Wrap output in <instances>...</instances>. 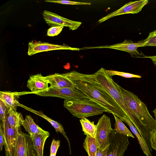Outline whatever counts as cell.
<instances>
[{
	"instance_id": "603a6c76",
	"label": "cell",
	"mask_w": 156,
	"mask_h": 156,
	"mask_svg": "<svg viewBox=\"0 0 156 156\" xmlns=\"http://www.w3.org/2000/svg\"><path fill=\"white\" fill-rule=\"evenodd\" d=\"M83 146L88 156H96L98 147L96 138L86 136Z\"/></svg>"
},
{
	"instance_id": "6da1fadb",
	"label": "cell",
	"mask_w": 156,
	"mask_h": 156,
	"mask_svg": "<svg viewBox=\"0 0 156 156\" xmlns=\"http://www.w3.org/2000/svg\"><path fill=\"white\" fill-rule=\"evenodd\" d=\"M73 83L75 88L123 121L127 116L94 74H86L75 70L63 73Z\"/></svg>"
},
{
	"instance_id": "d6a6232c",
	"label": "cell",
	"mask_w": 156,
	"mask_h": 156,
	"mask_svg": "<svg viewBox=\"0 0 156 156\" xmlns=\"http://www.w3.org/2000/svg\"><path fill=\"white\" fill-rule=\"evenodd\" d=\"M109 145L105 149L101 150L98 148L96 156H106L108 151L109 149Z\"/></svg>"
},
{
	"instance_id": "7a4b0ae2",
	"label": "cell",
	"mask_w": 156,
	"mask_h": 156,
	"mask_svg": "<svg viewBox=\"0 0 156 156\" xmlns=\"http://www.w3.org/2000/svg\"><path fill=\"white\" fill-rule=\"evenodd\" d=\"M101 68L94 73L98 81L110 94L126 116L137 129L145 142L150 140L151 131L140 122L135 113L128 105L115 83L111 76Z\"/></svg>"
},
{
	"instance_id": "e0dca14e",
	"label": "cell",
	"mask_w": 156,
	"mask_h": 156,
	"mask_svg": "<svg viewBox=\"0 0 156 156\" xmlns=\"http://www.w3.org/2000/svg\"><path fill=\"white\" fill-rule=\"evenodd\" d=\"M13 109H8L5 120L10 126L15 128H20L24 120L22 114Z\"/></svg>"
},
{
	"instance_id": "d4e9b609",
	"label": "cell",
	"mask_w": 156,
	"mask_h": 156,
	"mask_svg": "<svg viewBox=\"0 0 156 156\" xmlns=\"http://www.w3.org/2000/svg\"><path fill=\"white\" fill-rule=\"evenodd\" d=\"M105 71L106 73L111 76L114 75H118L127 78H139L142 77L140 75L127 73L106 69H105Z\"/></svg>"
},
{
	"instance_id": "277c9868",
	"label": "cell",
	"mask_w": 156,
	"mask_h": 156,
	"mask_svg": "<svg viewBox=\"0 0 156 156\" xmlns=\"http://www.w3.org/2000/svg\"><path fill=\"white\" fill-rule=\"evenodd\" d=\"M63 106L74 117L81 119L102 114L109 111L92 100L83 98L65 100Z\"/></svg>"
},
{
	"instance_id": "d590c367",
	"label": "cell",
	"mask_w": 156,
	"mask_h": 156,
	"mask_svg": "<svg viewBox=\"0 0 156 156\" xmlns=\"http://www.w3.org/2000/svg\"><path fill=\"white\" fill-rule=\"evenodd\" d=\"M56 154H50V156H56Z\"/></svg>"
},
{
	"instance_id": "52a82bcc",
	"label": "cell",
	"mask_w": 156,
	"mask_h": 156,
	"mask_svg": "<svg viewBox=\"0 0 156 156\" xmlns=\"http://www.w3.org/2000/svg\"><path fill=\"white\" fill-rule=\"evenodd\" d=\"M5 135L4 147L5 156H16L17 140L19 133L21 130L20 128L11 127L7 121L2 122Z\"/></svg>"
},
{
	"instance_id": "5bb4252c",
	"label": "cell",
	"mask_w": 156,
	"mask_h": 156,
	"mask_svg": "<svg viewBox=\"0 0 156 156\" xmlns=\"http://www.w3.org/2000/svg\"><path fill=\"white\" fill-rule=\"evenodd\" d=\"M28 94H32V92L25 91L19 92L1 91L0 92V99L4 103L8 109L16 110L18 106H21L18 101L20 96Z\"/></svg>"
},
{
	"instance_id": "8fae6325",
	"label": "cell",
	"mask_w": 156,
	"mask_h": 156,
	"mask_svg": "<svg viewBox=\"0 0 156 156\" xmlns=\"http://www.w3.org/2000/svg\"><path fill=\"white\" fill-rule=\"evenodd\" d=\"M148 2V0H140L130 2L119 9L102 17L98 21L99 23L104 22L115 16L126 14H134L140 12Z\"/></svg>"
},
{
	"instance_id": "4316f807",
	"label": "cell",
	"mask_w": 156,
	"mask_h": 156,
	"mask_svg": "<svg viewBox=\"0 0 156 156\" xmlns=\"http://www.w3.org/2000/svg\"><path fill=\"white\" fill-rule=\"evenodd\" d=\"M64 27L58 26L51 27L47 30V35L50 37H54L57 35L62 31Z\"/></svg>"
},
{
	"instance_id": "e575fe53",
	"label": "cell",
	"mask_w": 156,
	"mask_h": 156,
	"mask_svg": "<svg viewBox=\"0 0 156 156\" xmlns=\"http://www.w3.org/2000/svg\"><path fill=\"white\" fill-rule=\"evenodd\" d=\"M153 112L154 113V115L155 117V120L156 121V108L153 111Z\"/></svg>"
},
{
	"instance_id": "cb8c5ba5",
	"label": "cell",
	"mask_w": 156,
	"mask_h": 156,
	"mask_svg": "<svg viewBox=\"0 0 156 156\" xmlns=\"http://www.w3.org/2000/svg\"><path fill=\"white\" fill-rule=\"evenodd\" d=\"M115 120V129L118 133L123 134L128 137L134 138V136L126 127L120 119L113 114Z\"/></svg>"
},
{
	"instance_id": "44dd1931",
	"label": "cell",
	"mask_w": 156,
	"mask_h": 156,
	"mask_svg": "<svg viewBox=\"0 0 156 156\" xmlns=\"http://www.w3.org/2000/svg\"><path fill=\"white\" fill-rule=\"evenodd\" d=\"M123 121L129 126L132 132L137 137L139 144L144 154L147 156H152L150 150L144 142L136 128L129 118L127 116Z\"/></svg>"
},
{
	"instance_id": "8d00e7d4",
	"label": "cell",
	"mask_w": 156,
	"mask_h": 156,
	"mask_svg": "<svg viewBox=\"0 0 156 156\" xmlns=\"http://www.w3.org/2000/svg\"><path fill=\"white\" fill-rule=\"evenodd\" d=\"M153 64H154V65L155 66H156V62H153Z\"/></svg>"
},
{
	"instance_id": "f1b7e54d",
	"label": "cell",
	"mask_w": 156,
	"mask_h": 156,
	"mask_svg": "<svg viewBox=\"0 0 156 156\" xmlns=\"http://www.w3.org/2000/svg\"><path fill=\"white\" fill-rule=\"evenodd\" d=\"M8 108L4 103L0 99V119L3 122L5 119Z\"/></svg>"
},
{
	"instance_id": "484cf974",
	"label": "cell",
	"mask_w": 156,
	"mask_h": 156,
	"mask_svg": "<svg viewBox=\"0 0 156 156\" xmlns=\"http://www.w3.org/2000/svg\"><path fill=\"white\" fill-rule=\"evenodd\" d=\"M144 41V47L156 46V30L150 32Z\"/></svg>"
},
{
	"instance_id": "ac0fdd59",
	"label": "cell",
	"mask_w": 156,
	"mask_h": 156,
	"mask_svg": "<svg viewBox=\"0 0 156 156\" xmlns=\"http://www.w3.org/2000/svg\"><path fill=\"white\" fill-rule=\"evenodd\" d=\"M48 131L43 134H36L31 136L33 145L37 156H43V150L45 141L49 136Z\"/></svg>"
},
{
	"instance_id": "83f0119b",
	"label": "cell",
	"mask_w": 156,
	"mask_h": 156,
	"mask_svg": "<svg viewBox=\"0 0 156 156\" xmlns=\"http://www.w3.org/2000/svg\"><path fill=\"white\" fill-rule=\"evenodd\" d=\"M45 2H53L60 3L61 4H67V5H90L91 4L90 2H73L66 0H58V1H51L46 0Z\"/></svg>"
},
{
	"instance_id": "8992f818",
	"label": "cell",
	"mask_w": 156,
	"mask_h": 156,
	"mask_svg": "<svg viewBox=\"0 0 156 156\" xmlns=\"http://www.w3.org/2000/svg\"><path fill=\"white\" fill-rule=\"evenodd\" d=\"M128 137L112 129L109 135V147L106 156H123L129 142Z\"/></svg>"
},
{
	"instance_id": "ba28073f",
	"label": "cell",
	"mask_w": 156,
	"mask_h": 156,
	"mask_svg": "<svg viewBox=\"0 0 156 156\" xmlns=\"http://www.w3.org/2000/svg\"><path fill=\"white\" fill-rule=\"evenodd\" d=\"M96 125L97 130L95 138L98 148L103 150L109 144V135L112 129L110 118L104 114L99 119Z\"/></svg>"
},
{
	"instance_id": "d6986e66",
	"label": "cell",
	"mask_w": 156,
	"mask_h": 156,
	"mask_svg": "<svg viewBox=\"0 0 156 156\" xmlns=\"http://www.w3.org/2000/svg\"><path fill=\"white\" fill-rule=\"evenodd\" d=\"M22 106V107L26 109L29 110V111H30L34 113L35 114L39 115L45 119L47 121H48L54 127L57 133L59 132L64 136L68 142L70 154H71V153L70 141L69 139L66 135V134L64 131V128L62 125L57 122L53 120V119L47 116L44 114L41 111H36L31 109L30 108L26 107L24 106Z\"/></svg>"
},
{
	"instance_id": "2e32d148",
	"label": "cell",
	"mask_w": 156,
	"mask_h": 156,
	"mask_svg": "<svg viewBox=\"0 0 156 156\" xmlns=\"http://www.w3.org/2000/svg\"><path fill=\"white\" fill-rule=\"evenodd\" d=\"M48 84L45 76L38 73L30 76L27 82V87L33 94L47 89L49 87Z\"/></svg>"
},
{
	"instance_id": "836d02e7",
	"label": "cell",
	"mask_w": 156,
	"mask_h": 156,
	"mask_svg": "<svg viewBox=\"0 0 156 156\" xmlns=\"http://www.w3.org/2000/svg\"><path fill=\"white\" fill-rule=\"evenodd\" d=\"M141 58H149L153 62H156V55L153 56H144L143 57H141Z\"/></svg>"
},
{
	"instance_id": "ffe728a7",
	"label": "cell",
	"mask_w": 156,
	"mask_h": 156,
	"mask_svg": "<svg viewBox=\"0 0 156 156\" xmlns=\"http://www.w3.org/2000/svg\"><path fill=\"white\" fill-rule=\"evenodd\" d=\"M22 126L30 136L36 134H43L48 132L37 125L30 115H26Z\"/></svg>"
},
{
	"instance_id": "9a60e30c",
	"label": "cell",
	"mask_w": 156,
	"mask_h": 156,
	"mask_svg": "<svg viewBox=\"0 0 156 156\" xmlns=\"http://www.w3.org/2000/svg\"><path fill=\"white\" fill-rule=\"evenodd\" d=\"M50 86L60 88H75L73 82L63 74L55 73L45 76Z\"/></svg>"
},
{
	"instance_id": "f546056e",
	"label": "cell",
	"mask_w": 156,
	"mask_h": 156,
	"mask_svg": "<svg viewBox=\"0 0 156 156\" xmlns=\"http://www.w3.org/2000/svg\"><path fill=\"white\" fill-rule=\"evenodd\" d=\"M60 141L53 139L52 141L50 149V154H56L57 151L60 146Z\"/></svg>"
},
{
	"instance_id": "1f68e13d",
	"label": "cell",
	"mask_w": 156,
	"mask_h": 156,
	"mask_svg": "<svg viewBox=\"0 0 156 156\" xmlns=\"http://www.w3.org/2000/svg\"><path fill=\"white\" fill-rule=\"evenodd\" d=\"M5 143V135L2 125L0 126V151L2 150V148Z\"/></svg>"
},
{
	"instance_id": "7c38bea8",
	"label": "cell",
	"mask_w": 156,
	"mask_h": 156,
	"mask_svg": "<svg viewBox=\"0 0 156 156\" xmlns=\"http://www.w3.org/2000/svg\"><path fill=\"white\" fill-rule=\"evenodd\" d=\"M16 156H37L31 136L21 130L18 135Z\"/></svg>"
},
{
	"instance_id": "4dcf8cb0",
	"label": "cell",
	"mask_w": 156,
	"mask_h": 156,
	"mask_svg": "<svg viewBox=\"0 0 156 156\" xmlns=\"http://www.w3.org/2000/svg\"><path fill=\"white\" fill-rule=\"evenodd\" d=\"M151 147L156 151V129L150 133Z\"/></svg>"
},
{
	"instance_id": "9c48e42d",
	"label": "cell",
	"mask_w": 156,
	"mask_h": 156,
	"mask_svg": "<svg viewBox=\"0 0 156 156\" xmlns=\"http://www.w3.org/2000/svg\"><path fill=\"white\" fill-rule=\"evenodd\" d=\"M45 22L51 27L61 26L68 27L70 30L77 29L81 25L80 22L72 20L52 12L44 10L42 12Z\"/></svg>"
},
{
	"instance_id": "5b68a950",
	"label": "cell",
	"mask_w": 156,
	"mask_h": 156,
	"mask_svg": "<svg viewBox=\"0 0 156 156\" xmlns=\"http://www.w3.org/2000/svg\"><path fill=\"white\" fill-rule=\"evenodd\" d=\"M33 94L44 97H57L66 100L89 99L84 93L76 88H60L50 86L47 89Z\"/></svg>"
},
{
	"instance_id": "4fadbf2b",
	"label": "cell",
	"mask_w": 156,
	"mask_h": 156,
	"mask_svg": "<svg viewBox=\"0 0 156 156\" xmlns=\"http://www.w3.org/2000/svg\"><path fill=\"white\" fill-rule=\"evenodd\" d=\"M144 44V40L135 42L130 40H125L122 42L112 45L85 47L81 48V49L108 48L125 51L129 53L132 55L137 56L143 55L138 51V48L139 47H143Z\"/></svg>"
},
{
	"instance_id": "3957f363",
	"label": "cell",
	"mask_w": 156,
	"mask_h": 156,
	"mask_svg": "<svg viewBox=\"0 0 156 156\" xmlns=\"http://www.w3.org/2000/svg\"><path fill=\"white\" fill-rule=\"evenodd\" d=\"M125 101L144 125L151 131L156 129V121L150 114L147 105L133 93L117 84Z\"/></svg>"
},
{
	"instance_id": "30bf717a",
	"label": "cell",
	"mask_w": 156,
	"mask_h": 156,
	"mask_svg": "<svg viewBox=\"0 0 156 156\" xmlns=\"http://www.w3.org/2000/svg\"><path fill=\"white\" fill-rule=\"evenodd\" d=\"M57 50L79 51L80 49L71 47L65 44L59 45L42 42L40 41H33L28 43L27 55L31 56L40 52Z\"/></svg>"
},
{
	"instance_id": "7402d4cb",
	"label": "cell",
	"mask_w": 156,
	"mask_h": 156,
	"mask_svg": "<svg viewBox=\"0 0 156 156\" xmlns=\"http://www.w3.org/2000/svg\"><path fill=\"white\" fill-rule=\"evenodd\" d=\"M80 121L84 135L95 138L97 127L94 122H91L87 118L81 119Z\"/></svg>"
}]
</instances>
